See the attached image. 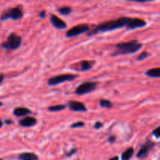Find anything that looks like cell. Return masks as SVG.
Wrapping results in <instances>:
<instances>
[{
    "mask_svg": "<svg viewBox=\"0 0 160 160\" xmlns=\"http://www.w3.org/2000/svg\"><path fill=\"white\" fill-rule=\"evenodd\" d=\"M130 17H122L115 20H110V21L100 23L96 25L92 30H90L87 34L88 36H93L98 34L112 31L120 28H126L127 23L130 21Z\"/></svg>",
    "mask_w": 160,
    "mask_h": 160,
    "instance_id": "1",
    "label": "cell"
},
{
    "mask_svg": "<svg viewBox=\"0 0 160 160\" xmlns=\"http://www.w3.org/2000/svg\"><path fill=\"white\" fill-rule=\"evenodd\" d=\"M115 46L117 50H116V52L113 53V56L135 53L143 47V44L139 42L138 40H132L126 42L118 43Z\"/></svg>",
    "mask_w": 160,
    "mask_h": 160,
    "instance_id": "2",
    "label": "cell"
},
{
    "mask_svg": "<svg viewBox=\"0 0 160 160\" xmlns=\"http://www.w3.org/2000/svg\"><path fill=\"white\" fill-rule=\"evenodd\" d=\"M22 44V38L16 33L9 34L5 42H2L1 47L6 50H17Z\"/></svg>",
    "mask_w": 160,
    "mask_h": 160,
    "instance_id": "3",
    "label": "cell"
},
{
    "mask_svg": "<svg viewBox=\"0 0 160 160\" xmlns=\"http://www.w3.org/2000/svg\"><path fill=\"white\" fill-rule=\"evenodd\" d=\"M24 17L22 7L21 6H15L13 8H9L5 10L0 17V21H6L8 19H12L14 21L20 20Z\"/></svg>",
    "mask_w": 160,
    "mask_h": 160,
    "instance_id": "4",
    "label": "cell"
},
{
    "mask_svg": "<svg viewBox=\"0 0 160 160\" xmlns=\"http://www.w3.org/2000/svg\"><path fill=\"white\" fill-rule=\"evenodd\" d=\"M78 75L72 73H64L52 77L48 80V84L49 86H56L58 84H63L64 82H69L77 78Z\"/></svg>",
    "mask_w": 160,
    "mask_h": 160,
    "instance_id": "5",
    "label": "cell"
},
{
    "mask_svg": "<svg viewBox=\"0 0 160 160\" xmlns=\"http://www.w3.org/2000/svg\"><path fill=\"white\" fill-rule=\"evenodd\" d=\"M97 83L94 81H84L76 88L75 94L78 95H86V94L91 93L96 89Z\"/></svg>",
    "mask_w": 160,
    "mask_h": 160,
    "instance_id": "6",
    "label": "cell"
},
{
    "mask_svg": "<svg viewBox=\"0 0 160 160\" xmlns=\"http://www.w3.org/2000/svg\"><path fill=\"white\" fill-rule=\"evenodd\" d=\"M90 31V26L87 24H81L73 27L72 28L69 29L66 33L67 38H73L77 35H80L84 33H88Z\"/></svg>",
    "mask_w": 160,
    "mask_h": 160,
    "instance_id": "7",
    "label": "cell"
},
{
    "mask_svg": "<svg viewBox=\"0 0 160 160\" xmlns=\"http://www.w3.org/2000/svg\"><path fill=\"white\" fill-rule=\"evenodd\" d=\"M155 146V142H152L151 140H148L147 142H145L143 145L140 147L138 153H137V158L145 159L147 158L150 152L154 149Z\"/></svg>",
    "mask_w": 160,
    "mask_h": 160,
    "instance_id": "8",
    "label": "cell"
},
{
    "mask_svg": "<svg viewBox=\"0 0 160 160\" xmlns=\"http://www.w3.org/2000/svg\"><path fill=\"white\" fill-rule=\"evenodd\" d=\"M146 25H147V22L143 19L130 17V21H128L127 26H126V28H127V30L131 31L134 30V29H138V28H145Z\"/></svg>",
    "mask_w": 160,
    "mask_h": 160,
    "instance_id": "9",
    "label": "cell"
},
{
    "mask_svg": "<svg viewBox=\"0 0 160 160\" xmlns=\"http://www.w3.org/2000/svg\"><path fill=\"white\" fill-rule=\"evenodd\" d=\"M67 107L73 112H87L85 105L81 102L75 100H70L67 103Z\"/></svg>",
    "mask_w": 160,
    "mask_h": 160,
    "instance_id": "10",
    "label": "cell"
},
{
    "mask_svg": "<svg viewBox=\"0 0 160 160\" xmlns=\"http://www.w3.org/2000/svg\"><path fill=\"white\" fill-rule=\"evenodd\" d=\"M50 22L52 24V26L59 30H64L67 28V24L65 21H64L60 17H57L55 14H51L50 15Z\"/></svg>",
    "mask_w": 160,
    "mask_h": 160,
    "instance_id": "11",
    "label": "cell"
},
{
    "mask_svg": "<svg viewBox=\"0 0 160 160\" xmlns=\"http://www.w3.org/2000/svg\"><path fill=\"white\" fill-rule=\"evenodd\" d=\"M37 123V119L33 116H26L19 121V124L23 127H31Z\"/></svg>",
    "mask_w": 160,
    "mask_h": 160,
    "instance_id": "12",
    "label": "cell"
},
{
    "mask_svg": "<svg viewBox=\"0 0 160 160\" xmlns=\"http://www.w3.org/2000/svg\"><path fill=\"white\" fill-rule=\"evenodd\" d=\"M31 113V110L26 107H17L13 109V114L17 117H22Z\"/></svg>",
    "mask_w": 160,
    "mask_h": 160,
    "instance_id": "13",
    "label": "cell"
},
{
    "mask_svg": "<svg viewBox=\"0 0 160 160\" xmlns=\"http://www.w3.org/2000/svg\"><path fill=\"white\" fill-rule=\"evenodd\" d=\"M80 68L78 70L80 71H88L91 70L93 66L95 65V61H89V60H84V61H80L79 63Z\"/></svg>",
    "mask_w": 160,
    "mask_h": 160,
    "instance_id": "14",
    "label": "cell"
},
{
    "mask_svg": "<svg viewBox=\"0 0 160 160\" xmlns=\"http://www.w3.org/2000/svg\"><path fill=\"white\" fill-rule=\"evenodd\" d=\"M19 160H38V156L32 152H23L18 155Z\"/></svg>",
    "mask_w": 160,
    "mask_h": 160,
    "instance_id": "15",
    "label": "cell"
},
{
    "mask_svg": "<svg viewBox=\"0 0 160 160\" xmlns=\"http://www.w3.org/2000/svg\"><path fill=\"white\" fill-rule=\"evenodd\" d=\"M145 75L149 77H153V78H158L160 77V68H152L145 72Z\"/></svg>",
    "mask_w": 160,
    "mask_h": 160,
    "instance_id": "16",
    "label": "cell"
},
{
    "mask_svg": "<svg viewBox=\"0 0 160 160\" xmlns=\"http://www.w3.org/2000/svg\"><path fill=\"white\" fill-rule=\"evenodd\" d=\"M134 153V149L133 147H130L127 149L121 155V159L122 160H130Z\"/></svg>",
    "mask_w": 160,
    "mask_h": 160,
    "instance_id": "17",
    "label": "cell"
},
{
    "mask_svg": "<svg viewBox=\"0 0 160 160\" xmlns=\"http://www.w3.org/2000/svg\"><path fill=\"white\" fill-rule=\"evenodd\" d=\"M67 108V105H55V106H48V110L50 112H60Z\"/></svg>",
    "mask_w": 160,
    "mask_h": 160,
    "instance_id": "18",
    "label": "cell"
},
{
    "mask_svg": "<svg viewBox=\"0 0 160 160\" xmlns=\"http://www.w3.org/2000/svg\"><path fill=\"white\" fill-rule=\"evenodd\" d=\"M99 105H100L101 107H103V108H106V109H110L112 108L113 104L111 101L108 100V99H100L99 101Z\"/></svg>",
    "mask_w": 160,
    "mask_h": 160,
    "instance_id": "19",
    "label": "cell"
},
{
    "mask_svg": "<svg viewBox=\"0 0 160 160\" xmlns=\"http://www.w3.org/2000/svg\"><path fill=\"white\" fill-rule=\"evenodd\" d=\"M58 12H59L61 15H70L71 13V12H72V8L70 7V6H63V7H60L58 9Z\"/></svg>",
    "mask_w": 160,
    "mask_h": 160,
    "instance_id": "20",
    "label": "cell"
},
{
    "mask_svg": "<svg viewBox=\"0 0 160 160\" xmlns=\"http://www.w3.org/2000/svg\"><path fill=\"white\" fill-rule=\"evenodd\" d=\"M149 56H150V54H149V52L144 51V52H142L141 54L138 55V57H137V60H138V61H142V60H145L146 58L149 57Z\"/></svg>",
    "mask_w": 160,
    "mask_h": 160,
    "instance_id": "21",
    "label": "cell"
},
{
    "mask_svg": "<svg viewBox=\"0 0 160 160\" xmlns=\"http://www.w3.org/2000/svg\"><path fill=\"white\" fill-rule=\"evenodd\" d=\"M85 126V123L83 121H77L76 123H73L71 124V128H80V127H84Z\"/></svg>",
    "mask_w": 160,
    "mask_h": 160,
    "instance_id": "22",
    "label": "cell"
},
{
    "mask_svg": "<svg viewBox=\"0 0 160 160\" xmlns=\"http://www.w3.org/2000/svg\"><path fill=\"white\" fill-rule=\"evenodd\" d=\"M159 130H160V128H159V127H156V128L154 130H153L152 131V134L153 135H154L155 137V138H159V137H160V131H159Z\"/></svg>",
    "mask_w": 160,
    "mask_h": 160,
    "instance_id": "23",
    "label": "cell"
},
{
    "mask_svg": "<svg viewBox=\"0 0 160 160\" xmlns=\"http://www.w3.org/2000/svg\"><path fill=\"white\" fill-rule=\"evenodd\" d=\"M103 127V123H102V122H100V121H97V122L95 123V124H94V128H95V130H99V129L102 128Z\"/></svg>",
    "mask_w": 160,
    "mask_h": 160,
    "instance_id": "24",
    "label": "cell"
},
{
    "mask_svg": "<svg viewBox=\"0 0 160 160\" xmlns=\"http://www.w3.org/2000/svg\"><path fill=\"white\" fill-rule=\"evenodd\" d=\"M107 141H108V142H109L110 144H113L114 142L116 141V137L114 136V135H111V136L109 137Z\"/></svg>",
    "mask_w": 160,
    "mask_h": 160,
    "instance_id": "25",
    "label": "cell"
},
{
    "mask_svg": "<svg viewBox=\"0 0 160 160\" xmlns=\"http://www.w3.org/2000/svg\"><path fill=\"white\" fill-rule=\"evenodd\" d=\"M76 152H77V149H71V150L69 152H67V154H66V156H67V157H70V156H72V155L73 154H75Z\"/></svg>",
    "mask_w": 160,
    "mask_h": 160,
    "instance_id": "26",
    "label": "cell"
},
{
    "mask_svg": "<svg viewBox=\"0 0 160 160\" xmlns=\"http://www.w3.org/2000/svg\"><path fill=\"white\" fill-rule=\"evenodd\" d=\"M45 16H46V12H45V10H42V11L40 12L39 14H38V17L41 19L45 18Z\"/></svg>",
    "mask_w": 160,
    "mask_h": 160,
    "instance_id": "27",
    "label": "cell"
},
{
    "mask_svg": "<svg viewBox=\"0 0 160 160\" xmlns=\"http://www.w3.org/2000/svg\"><path fill=\"white\" fill-rule=\"evenodd\" d=\"M4 78H5V75L3 73H0V85L2 84V82H3Z\"/></svg>",
    "mask_w": 160,
    "mask_h": 160,
    "instance_id": "28",
    "label": "cell"
},
{
    "mask_svg": "<svg viewBox=\"0 0 160 160\" xmlns=\"http://www.w3.org/2000/svg\"><path fill=\"white\" fill-rule=\"evenodd\" d=\"M109 160H119V157H118L117 155H115V156L112 157V158H109Z\"/></svg>",
    "mask_w": 160,
    "mask_h": 160,
    "instance_id": "29",
    "label": "cell"
},
{
    "mask_svg": "<svg viewBox=\"0 0 160 160\" xmlns=\"http://www.w3.org/2000/svg\"><path fill=\"white\" fill-rule=\"evenodd\" d=\"M5 123H6L7 125H9L10 123H13V121L10 120V119H7V120L5 121Z\"/></svg>",
    "mask_w": 160,
    "mask_h": 160,
    "instance_id": "30",
    "label": "cell"
},
{
    "mask_svg": "<svg viewBox=\"0 0 160 160\" xmlns=\"http://www.w3.org/2000/svg\"><path fill=\"white\" fill-rule=\"evenodd\" d=\"M2 126H3V123H2V121L0 119V128H2Z\"/></svg>",
    "mask_w": 160,
    "mask_h": 160,
    "instance_id": "31",
    "label": "cell"
},
{
    "mask_svg": "<svg viewBox=\"0 0 160 160\" xmlns=\"http://www.w3.org/2000/svg\"><path fill=\"white\" fill-rule=\"evenodd\" d=\"M2 106V103H1V102H0V106Z\"/></svg>",
    "mask_w": 160,
    "mask_h": 160,
    "instance_id": "32",
    "label": "cell"
},
{
    "mask_svg": "<svg viewBox=\"0 0 160 160\" xmlns=\"http://www.w3.org/2000/svg\"><path fill=\"white\" fill-rule=\"evenodd\" d=\"M0 160H2V158H0Z\"/></svg>",
    "mask_w": 160,
    "mask_h": 160,
    "instance_id": "33",
    "label": "cell"
}]
</instances>
